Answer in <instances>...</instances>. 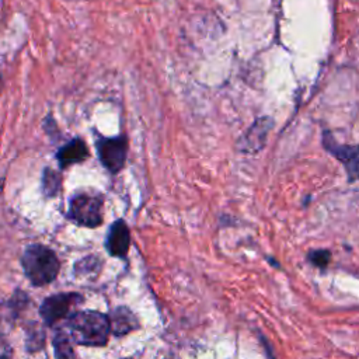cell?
<instances>
[{
	"label": "cell",
	"mask_w": 359,
	"mask_h": 359,
	"mask_svg": "<svg viewBox=\"0 0 359 359\" xmlns=\"http://www.w3.org/2000/svg\"><path fill=\"white\" fill-rule=\"evenodd\" d=\"M66 328L77 345L105 346L111 334L109 316L95 310L73 311L66 318Z\"/></svg>",
	"instance_id": "obj_1"
},
{
	"label": "cell",
	"mask_w": 359,
	"mask_h": 359,
	"mask_svg": "<svg viewBox=\"0 0 359 359\" xmlns=\"http://www.w3.org/2000/svg\"><path fill=\"white\" fill-rule=\"evenodd\" d=\"M21 265L32 286H45L53 282L60 271L56 252L42 244L28 245L21 257Z\"/></svg>",
	"instance_id": "obj_2"
},
{
	"label": "cell",
	"mask_w": 359,
	"mask_h": 359,
	"mask_svg": "<svg viewBox=\"0 0 359 359\" xmlns=\"http://www.w3.org/2000/svg\"><path fill=\"white\" fill-rule=\"evenodd\" d=\"M102 206L104 199L101 195L80 192L72 196L66 216L77 226H84L90 229L98 227L102 224L104 220Z\"/></svg>",
	"instance_id": "obj_3"
},
{
	"label": "cell",
	"mask_w": 359,
	"mask_h": 359,
	"mask_svg": "<svg viewBox=\"0 0 359 359\" xmlns=\"http://www.w3.org/2000/svg\"><path fill=\"white\" fill-rule=\"evenodd\" d=\"M84 302V296L80 293H57L46 297L41 307L39 314L46 325H55L62 320H66L77 306Z\"/></svg>",
	"instance_id": "obj_4"
},
{
	"label": "cell",
	"mask_w": 359,
	"mask_h": 359,
	"mask_svg": "<svg viewBox=\"0 0 359 359\" xmlns=\"http://www.w3.org/2000/svg\"><path fill=\"white\" fill-rule=\"evenodd\" d=\"M95 149H97V154L101 164L111 174H118L125 167L126 157H128L126 136H115V137L97 136Z\"/></svg>",
	"instance_id": "obj_5"
},
{
	"label": "cell",
	"mask_w": 359,
	"mask_h": 359,
	"mask_svg": "<svg viewBox=\"0 0 359 359\" xmlns=\"http://www.w3.org/2000/svg\"><path fill=\"white\" fill-rule=\"evenodd\" d=\"M323 144L325 150H328L332 156H335V158H338L344 164L349 181H355L359 178V144H339L338 142H335L330 132H324Z\"/></svg>",
	"instance_id": "obj_6"
},
{
	"label": "cell",
	"mask_w": 359,
	"mask_h": 359,
	"mask_svg": "<svg viewBox=\"0 0 359 359\" xmlns=\"http://www.w3.org/2000/svg\"><path fill=\"white\" fill-rule=\"evenodd\" d=\"M273 128V119L269 116H262L255 119V122L247 129V132L238 139L237 149L243 153L255 154L264 149L268 135Z\"/></svg>",
	"instance_id": "obj_7"
},
{
	"label": "cell",
	"mask_w": 359,
	"mask_h": 359,
	"mask_svg": "<svg viewBox=\"0 0 359 359\" xmlns=\"http://www.w3.org/2000/svg\"><path fill=\"white\" fill-rule=\"evenodd\" d=\"M130 245V231L123 219H116L109 224L107 238H105V248L109 255L125 259L128 257Z\"/></svg>",
	"instance_id": "obj_8"
},
{
	"label": "cell",
	"mask_w": 359,
	"mask_h": 359,
	"mask_svg": "<svg viewBox=\"0 0 359 359\" xmlns=\"http://www.w3.org/2000/svg\"><path fill=\"white\" fill-rule=\"evenodd\" d=\"M90 157V150L86 142L80 137H74L66 144H63L56 151V161L60 170H66L70 165L79 164Z\"/></svg>",
	"instance_id": "obj_9"
},
{
	"label": "cell",
	"mask_w": 359,
	"mask_h": 359,
	"mask_svg": "<svg viewBox=\"0 0 359 359\" xmlns=\"http://www.w3.org/2000/svg\"><path fill=\"white\" fill-rule=\"evenodd\" d=\"M27 296L18 290L11 299L0 304V335L8 332L13 328L14 321L17 320L20 311L27 306Z\"/></svg>",
	"instance_id": "obj_10"
},
{
	"label": "cell",
	"mask_w": 359,
	"mask_h": 359,
	"mask_svg": "<svg viewBox=\"0 0 359 359\" xmlns=\"http://www.w3.org/2000/svg\"><path fill=\"white\" fill-rule=\"evenodd\" d=\"M109 323L111 334H114L115 337H123L140 327L136 316L132 313L130 309L125 306H119L111 311Z\"/></svg>",
	"instance_id": "obj_11"
},
{
	"label": "cell",
	"mask_w": 359,
	"mask_h": 359,
	"mask_svg": "<svg viewBox=\"0 0 359 359\" xmlns=\"http://www.w3.org/2000/svg\"><path fill=\"white\" fill-rule=\"evenodd\" d=\"M62 175L59 171H55L49 167H46L42 172V192L48 198H53L59 194L62 188Z\"/></svg>",
	"instance_id": "obj_12"
},
{
	"label": "cell",
	"mask_w": 359,
	"mask_h": 359,
	"mask_svg": "<svg viewBox=\"0 0 359 359\" xmlns=\"http://www.w3.org/2000/svg\"><path fill=\"white\" fill-rule=\"evenodd\" d=\"M53 349L56 358H73L76 352L73 349V339L70 338L69 332L59 330L53 337Z\"/></svg>",
	"instance_id": "obj_13"
},
{
	"label": "cell",
	"mask_w": 359,
	"mask_h": 359,
	"mask_svg": "<svg viewBox=\"0 0 359 359\" xmlns=\"http://www.w3.org/2000/svg\"><path fill=\"white\" fill-rule=\"evenodd\" d=\"M98 258H100V257H86V258L80 259V261L76 264V268H74L76 275H84V276H87L90 272H94L95 269H100L101 261H100Z\"/></svg>",
	"instance_id": "obj_14"
},
{
	"label": "cell",
	"mask_w": 359,
	"mask_h": 359,
	"mask_svg": "<svg viewBox=\"0 0 359 359\" xmlns=\"http://www.w3.org/2000/svg\"><path fill=\"white\" fill-rule=\"evenodd\" d=\"M331 259V254L327 250H316L309 254V261L318 268H325Z\"/></svg>",
	"instance_id": "obj_15"
},
{
	"label": "cell",
	"mask_w": 359,
	"mask_h": 359,
	"mask_svg": "<svg viewBox=\"0 0 359 359\" xmlns=\"http://www.w3.org/2000/svg\"><path fill=\"white\" fill-rule=\"evenodd\" d=\"M3 185H4V180L0 178V195H1V192H3Z\"/></svg>",
	"instance_id": "obj_16"
}]
</instances>
